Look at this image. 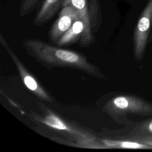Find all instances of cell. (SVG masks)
I'll return each instance as SVG.
<instances>
[{
	"mask_svg": "<svg viewBox=\"0 0 152 152\" xmlns=\"http://www.w3.org/2000/svg\"><path fill=\"white\" fill-rule=\"evenodd\" d=\"M78 18H80V15L74 7L70 5L63 7L50 30L49 36L50 40L56 43Z\"/></svg>",
	"mask_w": 152,
	"mask_h": 152,
	"instance_id": "8992f818",
	"label": "cell"
},
{
	"mask_svg": "<svg viewBox=\"0 0 152 152\" xmlns=\"http://www.w3.org/2000/svg\"><path fill=\"white\" fill-rule=\"evenodd\" d=\"M149 41H150L151 43H152V31H151V36H150V40H149Z\"/></svg>",
	"mask_w": 152,
	"mask_h": 152,
	"instance_id": "9a60e30c",
	"label": "cell"
},
{
	"mask_svg": "<svg viewBox=\"0 0 152 152\" xmlns=\"http://www.w3.org/2000/svg\"><path fill=\"white\" fill-rule=\"evenodd\" d=\"M137 141L143 142V143H145V144L151 146V148H152V137H145V138L138 139V140H137Z\"/></svg>",
	"mask_w": 152,
	"mask_h": 152,
	"instance_id": "5bb4252c",
	"label": "cell"
},
{
	"mask_svg": "<svg viewBox=\"0 0 152 152\" xmlns=\"http://www.w3.org/2000/svg\"><path fill=\"white\" fill-rule=\"evenodd\" d=\"M23 45L28 55L48 69L70 68L96 78H106L97 66L77 52L51 45L36 39H26L23 42Z\"/></svg>",
	"mask_w": 152,
	"mask_h": 152,
	"instance_id": "6da1fadb",
	"label": "cell"
},
{
	"mask_svg": "<svg viewBox=\"0 0 152 152\" xmlns=\"http://www.w3.org/2000/svg\"><path fill=\"white\" fill-rule=\"evenodd\" d=\"M84 30V24L81 18L76 20L70 28L62 36L56 43L58 46L71 44L78 38H81Z\"/></svg>",
	"mask_w": 152,
	"mask_h": 152,
	"instance_id": "9c48e42d",
	"label": "cell"
},
{
	"mask_svg": "<svg viewBox=\"0 0 152 152\" xmlns=\"http://www.w3.org/2000/svg\"><path fill=\"white\" fill-rule=\"evenodd\" d=\"M102 143L104 148H127V149H148L152 148L151 146L138 141H124L103 140Z\"/></svg>",
	"mask_w": 152,
	"mask_h": 152,
	"instance_id": "30bf717a",
	"label": "cell"
},
{
	"mask_svg": "<svg viewBox=\"0 0 152 152\" xmlns=\"http://www.w3.org/2000/svg\"><path fill=\"white\" fill-rule=\"evenodd\" d=\"M67 5L72 6L77 11L84 23V30L80 38L81 45L84 46H89L94 38L87 0H62V7Z\"/></svg>",
	"mask_w": 152,
	"mask_h": 152,
	"instance_id": "52a82bcc",
	"label": "cell"
},
{
	"mask_svg": "<svg viewBox=\"0 0 152 152\" xmlns=\"http://www.w3.org/2000/svg\"><path fill=\"white\" fill-rule=\"evenodd\" d=\"M89 15L93 31L99 30L102 23V12L99 0H90L88 3Z\"/></svg>",
	"mask_w": 152,
	"mask_h": 152,
	"instance_id": "8fae6325",
	"label": "cell"
},
{
	"mask_svg": "<svg viewBox=\"0 0 152 152\" xmlns=\"http://www.w3.org/2000/svg\"><path fill=\"white\" fill-rule=\"evenodd\" d=\"M151 26L152 0H148L141 13L134 31V56L138 61L143 59Z\"/></svg>",
	"mask_w": 152,
	"mask_h": 152,
	"instance_id": "277c9868",
	"label": "cell"
},
{
	"mask_svg": "<svg viewBox=\"0 0 152 152\" xmlns=\"http://www.w3.org/2000/svg\"><path fill=\"white\" fill-rule=\"evenodd\" d=\"M103 110L113 120L119 121L128 114L151 115L152 104L134 96L121 95L108 100Z\"/></svg>",
	"mask_w": 152,
	"mask_h": 152,
	"instance_id": "7a4b0ae2",
	"label": "cell"
},
{
	"mask_svg": "<svg viewBox=\"0 0 152 152\" xmlns=\"http://www.w3.org/2000/svg\"><path fill=\"white\" fill-rule=\"evenodd\" d=\"M39 0H21L20 14L24 17L31 12L37 5Z\"/></svg>",
	"mask_w": 152,
	"mask_h": 152,
	"instance_id": "4fadbf2b",
	"label": "cell"
},
{
	"mask_svg": "<svg viewBox=\"0 0 152 152\" xmlns=\"http://www.w3.org/2000/svg\"><path fill=\"white\" fill-rule=\"evenodd\" d=\"M45 109L46 115L43 118L40 119L41 122L51 128L71 136V138L75 140L78 143L83 144V147L90 148L93 147L97 148L98 147L93 144L96 138L93 134L77 127L72 124L67 122L48 110V109L46 108Z\"/></svg>",
	"mask_w": 152,
	"mask_h": 152,
	"instance_id": "3957f363",
	"label": "cell"
},
{
	"mask_svg": "<svg viewBox=\"0 0 152 152\" xmlns=\"http://www.w3.org/2000/svg\"><path fill=\"white\" fill-rule=\"evenodd\" d=\"M0 40L1 45L7 50V53L9 54L14 64H15L20 77L26 87L33 93H34L39 99L48 102H52L53 101L52 97L40 85L36 78L26 68L17 55L10 48L7 43V42L2 36V34H1L0 36Z\"/></svg>",
	"mask_w": 152,
	"mask_h": 152,
	"instance_id": "5b68a950",
	"label": "cell"
},
{
	"mask_svg": "<svg viewBox=\"0 0 152 152\" xmlns=\"http://www.w3.org/2000/svg\"><path fill=\"white\" fill-rule=\"evenodd\" d=\"M62 0H45L34 18V24L39 26L49 21L62 5Z\"/></svg>",
	"mask_w": 152,
	"mask_h": 152,
	"instance_id": "ba28073f",
	"label": "cell"
},
{
	"mask_svg": "<svg viewBox=\"0 0 152 152\" xmlns=\"http://www.w3.org/2000/svg\"><path fill=\"white\" fill-rule=\"evenodd\" d=\"M132 137L136 140L152 137V119L143 121L138 125L133 130Z\"/></svg>",
	"mask_w": 152,
	"mask_h": 152,
	"instance_id": "7c38bea8",
	"label": "cell"
}]
</instances>
